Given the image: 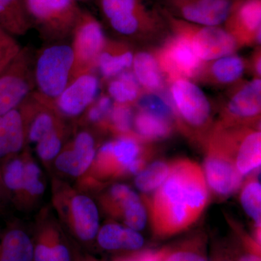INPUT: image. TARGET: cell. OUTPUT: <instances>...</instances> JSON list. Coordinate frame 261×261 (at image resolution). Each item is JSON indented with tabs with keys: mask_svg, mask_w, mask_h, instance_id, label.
Masks as SVG:
<instances>
[{
	"mask_svg": "<svg viewBox=\"0 0 261 261\" xmlns=\"http://www.w3.org/2000/svg\"><path fill=\"white\" fill-rule=\"evenodd\" d=\"M208 197L205 175L197 163L179 159L171 163L150 203L154 236L168 238L187 229L205 210Z\"/></svg>",
	"mask_w": 261,
	"mask_h": 261,
	"instance_id": "6da1fadb",
	"label": "cell"
},
{
	"mask_svg": "<svg viewBox=\"0 0 261 261\" xmlns=\"http://www.w3.org/2000/svg\"><path fill=\"white\" fill-rule=\"evenodd\" d=\"M50 176L51 207L57 219L79 241L92 242L100 227L97 204L85 190L53 173Z\"/></svg>",
	"mask_w": 261,
	"mask_h": 261,
	"instance_id": "7a4b0ae2",
	"label": "cell"
},
{
	"mask_svg": "<svg viewBox=\"0 0 261 261\" xmlns=\"http://www.w3.org/2000/svg\"><path fill=\"white\" fill-rule=\"evenodd\" d=\"M145 155L140 140L135 135L118 136L97 149L95 159L84 177L94 186L128 174L137 175L146 166Z\"/></svg>",
	"mask_w": 261,
	"mask_h": 261,
	"instance_id": "3957f363",
	"label": "cell"
},
{
	"mask_svg": "<svg viewBox=\"0 0 261 261\" xmlns=\"http://www.w3.org/2000/svg\"><path fill=\"white\" fill-rule=\"evenodd\" d=\"M74 61L71 44L63 42L49 43L38 51L34 60V95L53 107L73 80Z\"/></svg>",
	"mask_w": 261,
	"mask_h": 261,
	"instance_id": "277c9868",
	"label": "cell"
},
{
	"mask_svg": "<svg viewBox=\"0 0 261 261\" xmlns=\"http://www.w3.org/2000/svg\"><path fill=\"white\" fill-rule=\"evenodd\" d=\"M31 28L49 43L63 42L73 34L82 10L76 0H23Z\"/></svg>",
	"mask_w": 261,
	"mask_h": 261,
	"instance_id": "5b68a950",
	"label": "cell"
},
{
	"mask_svg": "<svg viewBox=\"0 0 261 261\" xmlns=\"http://www.w3.org/2000/svg\"><path fill=\"white\" fill-rule=\"evenodd\" d=\"M170 102L176 121L185 132H206L212 120V107L207 96L192 80L180 79L170 83Z\"/></svg>",
	"mask_w": 261,
	"mask_h": 261,
	"instance_id": "8992f818",
	"label": "cell"
},
{
	"mask_svg": "<svg viewBox=\"0 0 261 261\" xmlns=\"http://www.w3.org/2000/svg\"><path fill=\"white\" fill-rule=\"evenodd\" d=\"M34 60L30 49L21 48L0 73V116L20 107L34 92Z\"/></svg>",
	"mask_w": 261,
	"mask_h": 261,
	"instance_id": "52a82bcc",
	"label": "cell"
},
{
	"mask_svg": "<svg viewBox=\"0 0 261 261\" xmlns=\"http://www.w3.org/2000/svg\"><path fill=\"white\" fill-rule=\"evenodd\" d=\"M71 46L74 53L73 80L97 68L98 57L107 38L101 23L88 11L82 10L73 29Z\"/></svg>",
	"mask_w": 261,
	"mask_h": 261,
	"instance_id": "ba28073f",
	"label": "cell"
},
{
	"mask_svg": "<svg viewBox=\"0 0 261 261\" xmlns=\"http://www.w3.org/2000/svg\"><path fill=\"white\" fill-rule=\"evenodd\" d=\"M155 54L163 76L169 83L180 79L197 80L205 65L196 56L188 38L181 33L166 41Z\"/></svg>",
	"mask_w": 261,
	"mask_h": 261,
	"instance_id": "9c48e42d",
	"label": "cell"
},
{
	"mask_svg": "<svg viewBox=\"0 0 261 261\" xmlns=\"http://www.w3.org/2000/svg\"><path fill=\"white\" fill-rule=\"evenodd\" d=\"M63 229L51 205L41 208L36 218L32 237L33 261H71V252Z\"/></svg>",
	"mask_w": 261,
	"mask_h": 261,
	"instance_id": "30bf717a",
	"label": "cell"
},
{
	"mask_svg": "<svg viewBox=\"0 0 261 261\" xmlns=\"http://www.w3.org/2000/svg\"><path fill=\"white\" fill-rule=\"evenodd\" d=\"M97 151L94 135L84 128L77 130L53 161L49 173L55 171L58 177L80 180L88 173Z\"/></svg>",
	"mask_w": 261,
	"mask_h": 261,
	"instance_id": "8fae6325",
	"label": "cell"
},
{
	"mask_svg": "<svg viewBox=\"0 0 261 261\" xmlns=\"http://www.w3.org/2000/svg\"><path fill=\"white\" fill-rule=\"evenodd\" d=\"M261 80L254 77L239 84L231 92L221 111V126H252L260 121Z\"/></svg>",
	"mask_w": 261,
	"mask_h": 261,
	"instance_id": "7c38bea8",
	"label": "cell"
},
{
	"mask_svg": "<svg viewBox=\"0 0 261 261\" xmlns=\"http://www.w3.org/2000/svg\"><path fill=\"white\" fill-rule=\"evenodd\" d=\"M99 205L110 216L121 219L125 226L135 231H141L147 224V211L140 196L125 184L111 185L99 197Z\"/></svg>",
	"mask_w": 261,
	"mask_h": 261,
	"instance_id": "4fadbf2b",
	"label": "cell"
},
{
	"mask_svg": "<svg viewBox=\"0 0 261 261\" xmlns=\"http://www.w3.org/2000/svg\"><path fill=\"white\" fill-rule=\"evenodd\" d=\"M99 89L100 82L92 72L78 75L57 98L53 108L65 121L80 118L97 99Z\"/></svg>",
	"mask_w": 261,
	"mask_h": 261,
	"instance_id": "5bb4252c",
	"label": "cell"
},
{
	"mask_svg": "<svg viewBox=\"0 0 261 261\" xmlns=\"http://www.w3.org/2000/svg\"><path fill=\"white\" fill-rule=\"evenodd\" d=\"M204 167L207 185L220 197H228L241 186L243 176L232 158L208 141Z\"/></svg>",
	"mask_w": 261,
	"mask_h": 261,
	"instance_id": "9a60e30c",
	"label": "cell"
},
{
	"mask_svg": "<svg viewBox=\"0 0 261 261\" xmlns=\"http://www.w3.org/2000/svg\"><path fill=\"white\" fill-rule=\"evenodd\" d=\"M177 32L188 38L196 56L205 63L234 54L240 48L234 37L221 27L182 28Z\"/></svg>",
	"mask_w": 261,
	"mask_h": 261,
	"instance_id": "2e32d148",
	"label": "cell"
},
{
	"mask_svg": "<svg viewBox=\"0 0 261 261\" xmlns=\"http://www.w3.org/2000/svg\"><path fill=\"white\" fill-rule=\"evenodd\" d=\"M47 187V181L42 166L34 159L30 148L27 147L23 184L13 203L22 212H32L40 205Z\"/></svg>",
	"mask_w": 261,
	"mask_h": 261,
	"instance_id": "e0dca14e",
	"label": "cell"
},
{
	"mask_svg": "<svg viewBox=\"0 0 261 261\" xmlns=\"http://www.w3.org/2000/svg\"><path fill=\"white\" fill-rule=\"evenodd\" d=\"M101 10L111 29L120 35L135 37L142 29L137 0H99Z\"/></svg>",
	"mask_w": 261,
	"mask_h": 261,
	"instance_id": "ac0fdd59",
	"label": "cell"
},
{
	"mask_svg": "<svg viewBox=\"0 0 261 261\" xmlns=\"http://www.w3.org/2000/svg\"><path fill=\"white\" fill-rule=\"evenodd\" d=\"M27 147V124L21 108L0 116V161L18 155Z\"/></svg>",
	"mask_w": 261,
	"mask_h": 261,
	"instance_id": "d6986e66",
	"label": "cell"
},
{
	"mask_svg": "<svg viewBox=\"0 0 261 261\" xmlns=\"http://www.w3.org/2000/svg\"><path fill=\"white\" fill-rule=\"evenodd\" d=\"M236 39L239 47L260 44L261 2L247 0L239 8L237 20L226 29Z\"/></svg>",
	"mask_w": 261,
	"mask_h": 261,
	"instance_id": "ffe728a7",
	"label": "cell"
},
{
	"mask_svg": "<svg viewBox=\"0 0 261 261\" xmlns=\"http://www.w3.org/2000/svg\"><path fill=\"white\" fill-rule=\"evenodd\" d=\"M231 0H193L182 5L184 18L203 27H219L229 18Z\"/></svg>",
	"mask_w": 261,
	"mask_h": 261,
	"instance_id": "44dd1931",
	"label": "cell"
},
{
	"mask_svg": "<svg viewBox=\"0 0 261 261\" xmlns=\"http://www.w3.org/2000/svg\"><path fill=\"white\" fill-rule=\"evenodd\" d=\"M246 60L232 54L205 63L197 80L216 86H227L238 82L247 69Z\"/></svg>",
	"mask_w": 261,
	"mask_h": 261,
	"instance_id": "7402d4cb",
	"label": "cell"
},
{
	"mask_svg": "<svg viewBox=\"0 0 261 261\" xmlns=\"http://www.w3.org/2000/svg\"><path fill=\"white\" fill-rule=\"evenodd\" d=\"M32 235L23 225L15 223L7 228L0 239V261H33Z\"/></svg>",
	"mask_w": 261,
	"mask_h": 261,
	"instance_id": "603a6c76",
	"label": "cell"
},
{
	"mask_svg": "<svg viewBox=\"0 0 261 261\" xmlns=\"http://www.w3.org/2000/svg\"><path fill=\"white\" fill-rule=\"evenodd\" d=\"M96 239L99 246L111 251H137L145 244L143 237L138 231L115 222H108L99 227Z\"/></svg>",
	"mask_w": 261,
	"mask_h": 261,
	"instance_id": "cb8c5ba5",
	"label": "cell"
},
{
	"mask_svg": "<svg viewBox=\"0 0 261 261\" xmlns=\"http://www.w3.org/2000/svg\"><path fill=\"white\" fill-rule=\"evenodd\" d=\"M134 56L135 53L125 43L107 40L98 57L97 68L105 80H111L132 68Z\"/></svg>",
	"mask_w": 261,
	"mask_h": 261,
	"instance_id": "d4e9b609",
	"label": "cell"
},
{
	"mask_svg": "<svg viewBox=\"0 0 261 261\" xmlns=\"http://www.w3.org/2000/svg\"><path fill=\"white\" fill-rule=\"evenodd\" d=\"M132 68L142 89L147 92H155L163 88L165 78L155 53L141 51L136 53Z\"/></svg>",
	"mask_w": 261,
	"mask_h": 261,
	"instance_id": "484cf974",
	"label": "cell"
},
{
	"mask_svg": "<svg viewBox=\"0 0 261 261\" xmlns=\"http://www.w3.org/2000/svg\"><path fill=\"white\" fill-rule=\"evenodd\" d=\"M71 128L66 122L58 126L34 145L36 154L44 168L50 172L51 165L69 140Z\"/></svg>",
	"mask_w": 261,
	"mask_h": 261,
	"instance_id": "4316f807",
	"label": "cell"
},
{
	"mask_svg": "<svg viewBox=\"0 0 261 261\" xmlns=\"http://www.w3.org/2000/svg\"><path fill=\"white\" fill-rule=\"evenodd\" d=\"M173 123L139 110L134 116V133L140 140L156 141L167 138L172 133Z\"/></svg>",
	"mask_w": 261,
	"mask_h": 261,
	"instance_id": "83f0119b",
	"label": "cell"
},
{
	"mask_svg": "<svg viewBox=\"0 0 261 261\" xmlns=\"http://www.w3.org/2000/svg\"><path fill=\"white\" fill-rule=\"evenodd\" d=\"M0 28L13 36H23L31 25L23 0H0Z\"/></svg>",
	"mask_w": 261,
	"mask_h": 261,
	"instance_id": "f1b7e54d",
	"label": "cell"
},
{
	"mask_svg": "<svg viewBox=\"0 0 261 261\" xmlns=\"http://www.w3.org/2000/svg\"><path fill=\"white\" fill-rule=\"evenodd\" d=\"M108 94L114 103L130 106L138 100L142 94V87L133 72L128 70L108 82Z\"/></svg>",
	"mask_w": 261,
	"mask_h": 261,
	"instance_id": "f546056e",
	"label": "cell"
},
{
	"mask_svg": "<svg viewBox=\"0 0 261 261\" xmlns=\"http://www.w3.org/2000/svg\"><path fill=\"white\" fill-rule=\"evenodd\" d=\"M205 249V239L194 237L174 246L163 247L161 261H208Z\"/></svg>",
	"mask_w": 261,
	"mask_h": 261,
	"instance_id": "4dcf8cb0",
	"label": "cell"
},
{
	"mask_svg": "<svg viewBox=\"0 0 261 261\" xmlns=\"http://www.w3.org/2000/svg\"><path fill=\"white\" fill-rule=\"evenodd\" d=\"M169 171V165L164 161H154L136 175V187L145 193L156 190L167 178Z\"/></svg>",
	"mask_w": 261,
	"mask_h": 261,
	"instance_id": "1f68e13d",
	"label": "cell"
},
{
	"mask_svg": "<svg viewBox=\"0 0 261 261\" xmlns=\"http://www.w3.org/2000/svg\"><path fill=\"white\" fill-rule=\"evenodd\" d=\"M137 104L141 111L151 113L171 123H174L175 120L176 121V115L169 99L156 92H147L141 94Z\"/></svg>",
	"mask_w": 261,
	"mask_h": 261,
	"instance_id": "d6a6232c",
	"label": "cell"
},
{
	"mask_svg": "<svg viewBox=\"0 0 261 261\" xmlns=\"http://www.w3.org/2000/svg\"><path fill=\"white\" fill-rule=\"evenodd\" d=\"M241 204L247 216L255 221V227L260 228L261 186L256 179L247 181L241 193Z\"/></svg>",
	"mask_w": 261,
	"mask_h": 261,
	"instance_id": "836d02e7",
	"label": "cell"
},
{
	"mask_svg": "<svg viewBox=\"0 0 261 261\" xmlns=\"http://www.w3.org/2000/svg\"><path fill=\"white\" fill-rule=\"evenodd\" d=\"M135 113L130 106L114 103L108 120V128L118 136L135 135L132 132Z\"/></svg>",
	"mask_w": 261,
	"mask_h": 261,
	"instance_id": "e575fe53",
	"label": "cell"
},
{
	"mask_svg": "<svg viewBox=\"0 0 261 261\" xmlns=\"http://www.w3.org/2000/svg\"><path fill=\"white\" fill-rule=\"evenodd\" d=\"M21 48L13 35L0 28V73L11 63Z\"/></svg>",
	"mask_w": 261,
	"mask_h": 261,
	"instance_id": "d590c367",
	"label": "cell"
},
{
	"mask_svg": "<svg viewBox=\"0 0 261 261\" xmlns=\"http://www.w3.org/2000/svg\"><path fill=\"white\" fill-rule=\"evenodd\" d=\"M250 64H251L252 71L255 73V77H257V78H260L261 56L260 48H259V49H257V50L255 51V54L252 56V60Z\"/></svg>",
	"mask_w": 261,
	"mask_h": 261,
	"instance_id": "8d00e7d4",
	"label": "cell"
},
{
	"mask_svg": "<svg viewBox=\"0 0 261 261\" xmlns=\"http://www.w3.org/2000/svg\"><path fill=\"white\" fill-rule=\"evenodd\" d=\"M238 261H261L260 253L249 250V251H247L246 253L240 255Z\"/></svg>",
	"mask_w": 261,
	"mask_h": 261,
	"instance_id": "74e56055",
	"label": "cell"
},
{
	"mask_svg": "<svg viewBox=\"0 0 261 261\" xmlns=\"http://www.w3.org/2000/svg\"><path fill=\"white\" fill-rule=\"evenodd\" d=\"M9 195L7 192L4 184H3V178H2L1 169H0V204L9 200Z\"/></svg>",
	"mask_w": 261,
	"mask_h": 261,
	"instance_id": "f35d334b",
	"label": "cell"
},
{
	"mask_svg": "<svg viewBox=\"0 0 261 261\" xmlns=\"http://www.w3.org/2000/svg\"><path fill=\"white\" fill-rule=\"evenodd\" d=\"M113 261H137L136 258L135 253L130 255H126V256L118 257L115 258Z\"/></svg>",
	"mask_w": 261,
	"mask_h": 261,
	"instance_id": "ab89813d",
	"label": "cell"
},
{
	"mask_svg": "<svg viewBox=\"0 0 261 261\" xmlns=\"http://www.w3.org/2000/svg\"><path fill=\"white\" fill-rule=\"evenodd\" d=\"M80 261H98L97 260H95V259L93 258V257H89V256H86L82 257V258L80 259Z\"/></svg>",
	"mask_w": 261,
	"mask_h": 261,
	"instance_id": "60d3db41",
	"label": "cell"
},
{
	"mask_svg": "<svg viewBox=\"0 0 261 261\" xmlns=\"http://www.w3.org/2000/svg\"><path fill=\"white\" fill-rule=\"evenodd\" d=\"M214 261H233L231 259L228 258L226 257H219L216 258Z\"/></svg>",
	"mask_w": 261,
	"mask_h": 261,
	"instance_id": "b9f144b4",
	"label": "cell"
},
{
	"mask_svg": "<svg viewBox=\"0 0 261 261\" xmlns=\"http://www.w3.org/2000/svg\"><path fill=\"white\" fill-rule=\"evenodd\" d=\"M77 2H89V1H91V0H76Z\"/></svg>",
	"mask_w": 261,
	"mask_h": 261,
	"instance_id": "7bdbcfd3",
	"label": "cell"
}]
</instances>
